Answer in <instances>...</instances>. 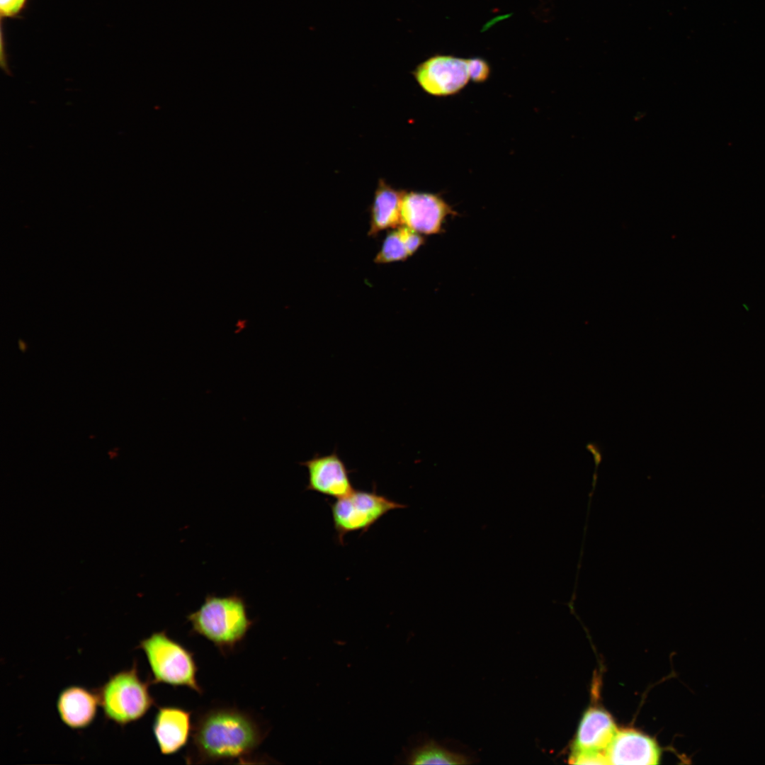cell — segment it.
Returning <instances> with one entry per match:
<instances>
[{"mask_svg": "<svg viewBox=\"0 0 765 765\" xmlns=\"http://www.w3.org/2000/svg\"><path fill=\"white\" fill-rule=\"evenodd\" d=\"M137 648L146 656L152 684L184 686L198 694L203 693L197 679L198 668L193 652L169 637L166 630L154 632L142 639Z\"/></svg>", "mask_w": 765, "mask_h": 765, "instance_id": "3957f363", "label": "cell"}, {"mask_svg": "<svg viewBox=\"0 0 765 765\" xmlns=\"http://www.w3.org/2000/svg\"><path fill=\"white\" fill-rule=\"evenodd\" d=\"M404 190L397 189L380 178L370 206L368 236L375 237L384 230L402 225L401 204Z\"/></svg>", "mask_w": 765, "mask_h": 765, "instance_id": "4fadbf2b", "label": "cell"}, {"mask_svg": "<svg viewBox=\"0 0 765 765\" xmlns=\"http://www.w3.org/2000/svg\"><path fill=\"white\" fill-rule=\"evenodd\" d=\"M569 761L575 764H608L605 752H572Z\"/></svg>", "mask_w": 765, "mask_h": 765, "instance_id": "e0dca14e", "label": "cell"}, {"mask_svg": "<svg viewBox=\"0 0 765 765\" xmlns=\"http://www.w3.org/2000/svg\"><path fill=\"white\" fill-rule=\"evenodd\" d=\"M409 764H466L465 756L455 753L434 741H428L412 749L406 756Z\"/></svg>", "mask_w": 765, "mask_h": 765, "instance_id": "9a60e30c", "label": "cell"}, {"mask_svg": "<svg viewBox=\"0 0 765 765\" xmlns=\"http://www.w3.org/2000/svg\"><path fill=\"white\" fill-rule=\"evenodd\" d=\"M456 215L441 193L404 190L401 204L402 225L421 234L441 233L447 218Z\"/></svg>", "mask_w": 765, "mask_h": 765, "instance_id": "52a82bcc", "label": "cell"}, {"mask_svg": "<svg viewBox=\"0 0 765 765\" xmlns=\"http://www.w3.org/2000/svg\"><path fill=\"white\" fill-rule=\"evenodd\" d=\"M193 728L191 713L176 706H159L154 718L152 731L164 755H172L186 745Z\"/></svg>", "mask_w": 765, "mask_h": 765, "instance_id": "9c48e42d", "label": "cell"}, {"mask_svg": "<svg viewBox=\"0 0 765 765\" xmlns=\"http://www.w3.org/2000/svg\"><path fill=\"white\" fill-rule=\"evenodd\" d=\"M618 730L611 716L596 708L583 715L574 742L573 751L605 752Z\"/></svg>", "mask_w": 765, "mask_h": 765, "instance_id": "7c38bea8", "label": "cell"}, {"mask_svg": "<svg viewBox=\"0 0 765 765\" xmlns=\"http://www.w3.org/2000/svg\"><path fill=\"white\" fill-rule=\"evenodd\" d=\"M299 463L307 470V490L335 499L344 497L355 490L349 476L351 471L336 450L324 455L317 453Z\"/></svg>", "mask_w": 765, "mask_h": 765, "instance_id": "ba28073f", "label": "cell"}, {"mask_svg": "<svg viewBox=\"0 0 765 765\" xmlns=\"http://www.w3.org/2000/svg\"><path fill=\"white\" fill-rule=\"evenodd\" d=\"M150 677L142 681L137 663L112 675L98 690L99 705L108 720L120 726L141 719L154 705L149 687Z\"/></svg>", "mask_w": 765, "mask_h": 765, "instance_id": "277c9868", "label": "cell"}, {"mask_svg": "<svg viewBox=\"0 0 765 765\" xmlns=\"http://www.w3.org/2000/svg\"><path fill=\"white\" fill-rule=\"evenodd\" d=\"M191 633L211 642L223 654L233 652L254 625L247 605L238 594H209L199 608L187 616Z\"/></svg>", "mask_w": 765, "mask_h": 765, "instance_id": "7a4b0ae2", "label": "cell"}, {"mask_svg": "<svg viewBox=\"0 0 765 765\" xmlns=\"http://www.w3.org/2000/svg\"><path fill=\"white\" fill-rule=\"evenodd\" d=\"M329 504L336 538L341 545L348 533H365L390 511L406 507L378 494L375 487L370 492L354 490Z\"/></svg>", "mask_w": 765, "mask_h": 765, "instance_id": "5b68a950", "label": "cell"}, {"mask_svg": "<svg viewBox=\"0 0 765 765\" xmlns=\"http://www.w3.org/2000/svg\"><path fill=\"white\" fill-rule=\"evenodd\" d=\"M26 0H0L1 15L12 17L18 14L23 8Z\"/></svg>", "mask_w": 765, "mask_h": 765, "instance_id": "ac0fdd59", "label": "cell"}, {"mask_svg": "<svg viewBox=\"0 0 765 765\" xmlns=\"http://www.w3.org/2000/svg\"><path fill=\"white\" fill-rule=\"evenodd\" d=\"M266 737V730L249 713L230 706L211 707L196 717L185 760L249 763Z\"/></svg>", "mask_w": 765, "mask_h": 765, "instance_id": "6da1fadb", "label": "cell"}, {"mask_svg": "<svg viewBox=\"0 0 765 765\" xmlns=\"http://www.w3.org/2000/svg\"><path fill=\"white\" fill-rule=\"evenodd\" d=\"M416 244L414 232L401 225L387 234L374 262L384 264L405 261L415 253Z\"/></svg>", "mask_w": 765, "mask_h": 765, "instance_id": "5bb4252c", "label": "cell"}, {"mask_svg": "<svg viewBox=\"0 0 765 765\" xmlns=\"http://www.w3.org/2000/svg\"><path fill=\"white\" fill-rule=\"evenodd\" d=\"M412 74L426 94L446 97L458 94L470 79L468 59L436 55L419 64Z\"/></svg>", "mask_w": 765, "mask_h": 765, "instance_id": "8992f818", "label": "cell"}, {"mask_svg": "<svg viewBox=\"0 0 765 765\" xmlns=\"http://www.w3.org/2000/svg\"><path fill=\"white\" fill-rule=\"evenodd\" d=\"M608 764L650 765L658 763L659 750L650 737L633 730H618L606 750Z\"/></svg>", "mask_w": 765, "mask_h": 765, "instance_id": "30bf717a", "label": "cell"}, {"mask_svg": "<svg viewBox=\"0 0 765 765\" xmlns=\"http://www.w3.org/2000/svg\"><path fill=\"white\" fill-rule=\"evenodd\" d=\"M468 66L470 79L475 83H483L486 81L491 73L489 63L482 58L475 57L468 59Z\"/></svg>", "mask_w": 765, "mask_h": 765, "instance_id": "2e32d148", "label": "cell"}, {"mask_svg": "<svg viewBox=\"0 0 765 765\" xmlns=\"http://www.w3.org/2000/svg\"><path fill=\"white\" fill-rule=\"evenodd\" d=\"M98 705L97 692L79 686H71L60 693L57 710L64 725L74 730H80L93 722Z\"/></svg>", "mask_w": 765, "mask_h": 765, "instance_id": "8fae6325", "label": "cell"}]
</instances>
